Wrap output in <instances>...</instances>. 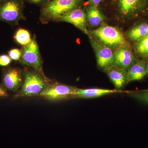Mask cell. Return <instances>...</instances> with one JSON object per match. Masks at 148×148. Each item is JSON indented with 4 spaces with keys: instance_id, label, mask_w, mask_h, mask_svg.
<instances>
[{
    "instance_id": "cell-1",
    "label": "cell",
    "mask_w": 148,
    "mask_h": 148,
    "mask_svg": "<svg viewBox=\"0 0 148 148\" xmlns=\"http://www.w3.org/2000/svg\"><path fill=\"white\" fill-rule=\"evenodd\" d=\"M82 0H49L42 8L43 16L48 19H59L61 16L77 8Z\"/></svg>"
},
{
    "instance_id": "cell-2",
    "label": "cell",
    "mask_w": 148,
    "mask_h": 148,
    "mask_svg": "<svg viewBox=\"0 0 148 148\" xmlns=\"http://www.w3.org/2000/svg\"><path fill=\"white\" fill-rule=\"evenodd\" d=\"M92 34L99 41L109 47H116L127 44V42L121 32L112 26H102L92 31Z\"/></svg>"
},
{
    "instance_id": "cell-3",
    "label": "cell",
    "mask_w": 148,
    "mask_h": 148,
    "mask_svg": "<svg viewBox=\"0 0 148 148\" xmlns=\"http://www.w3.org/2000/svg\"><path fill=\"white\" fill-rule=\"evenodd\" d=\"M47 87L45 80L39 73L27 71L25 73L24 84L18 95L23 96L40 95Z\"/></svg>"
},
{
    "instance_id": "cell-4",
    "label": "cell",
    "mask_w": 148,
    "mask_h": 148,
    "mask_svg": "<svg viewBox=\"0 0 148 148\" xmlns=\"http://www.w3.org/2000/svg\"><path fill=\"white\" fill-rule=\"evenodd\" d=\"M23 3L22 0H3L0 5V19L14 22L23 16Z\"/></svg>"
},
{
    "instance_id": "cell-5",
    "label": "cell",
    "mask_w": 148,
    "mask_h": 148,
    "mask_svg": "<svg viewBox=\"0 0 148 148\" xmlns=\"http://www.w3.org/2000/svg\"><path fill=\"white\" fill-rule=\"evenodd\" d=\"M90 39L99 68L105 71L114 65V53L111 49L97 40L92 38Z\"/></svg>"
},
{
    "instance_id": "cell-6",
    "label": "cell",
    "mask_w": 148,
    "mask_h": 148,
    "mask_svg": "<svg viewBox=\"0 0 148 148\" xmlns=\"http://www.w3.org/2000/svg\"><path fill=\"white\" fill-rule=\"evenodd\" d=\"M120 13L129 17L148 11V0H118Z\"/></svg>"
},
{
    "instance_id": "cell-7",
    "label": "cell",
    "mask_w": 148,
    "mask_h": 148,
    "mask_svg": "<svg viewBox=\"0 0 148 148\" xmlns=\"http://www.w3.org/2000/svg\"><path fill=\"white\" fill-rule=\"evenodd\" d=\"M21 59L22 63L24 65L36 70L40 69L42 61L35 37L29 44L24 46L22 51Z\"/></svg>"
},
{
    "instance_id": "cell-8",
    "label": "cell",
    "mask_w": 148,
    "mask_h": 148,
    "mask_svg": "<svg viewBox=\"0 0 148 148\" xmlns=\"http://www.w3.org/2000/svg\"><path fill=\"white\" fill-rule=\"evenodd\" d=\"M77 89L67 85L55 84L48 86L40 95L51 101H58L73 97Z\"/></svg>"
},
{
    "instance_id": "cell-9",
    "label": "cell",
    "mask_w": 148,
    "mask_h": 148,
    "mask_svg": "<svg viewBox=\"0 0 148 148\" xmlns=\"http://www.w3.org/2000/svg\"><path fill=\"white\" fill-rule=\"evenodd\" d=\"M58 20L71 23L86 34H88L86 13L80 8H76L59 18Z\"/></svg>"
},
{
    "instance_id": "cell-10",
    "label": "cell",
    "mask_w": 148,
    "mask_h": 148,
    "mask_svg": "<svg viewBox=\"0 0 148 148\" xmlns=\"http://www.w3.org/2000/svg\"><path fill=\"white\" fill-rule=\"evenodd\" d=\"M114 65L126 71L136 61L131 50L125 47L117 49L114 53Z\"/></svg>"
},
{
    "instance_id": "cell-11",
    "label": "cell",
    "mask_w": 148,
    "mask_h": 148,
    "mask_svg": "<svg viewBox=\"0 0 148 148\" xmlns=\"http://www.w3.org/2000/svg\"><path fill=\"white\" fill-rule=\"evenodd\" d=\"M105 71L116 89L122 88L128 83L127 71L115 65Z\"/></svg>"
},
{
    "instance_id": "cell-12",
    "label": "cell",
    "mask_w": 148,
    "mask_h": 148,
    "mask_svg": "<svg viewBox=\"0 0 148 148\" xmlns=\"http://www.w3.org/2000/svg\"><path fill=\"white\" fill-rule=\"evenodd\" d=\"M22 81L21 72L18 69H10L4 76V84L7 89L12 91L18 90L22 84Z\"/></svg>"
},
{
    "instance_id": "cell-13",
    "label": "cell",
    "mask_w": 148,
    "mask_h": 148,
    "mask_svg": "<svg viewBox=\"0 0 148 148\" xmlns=\"http://www.w3.org/2000/svg\"><path fill=\"white\" fill-rule=\"evenodd\" d=\"M120 92L119 90H110L100 88H89L86 89H77L74 93V98L90 99L98 98L108 95Z\"/></svg>"
},
{
    "instance_id": "cell-14",
    "label": "cell",
    "mask_w": 148,
    "mask_h": 148,
    "mask_svg": "<svg viewBox=\"0 0 148 148\" xmlns=\"http://www.w3.org/2000/svg\"><path fill=\"white\" fill-rule=\"evenodd\" d=\"M128 83L140 80L147 74V64L142 61H136L127 71Z\"/></svg>"
},
{
    "instance_id": "cell-15",
    "label": "cell",
    "mask_w": 148,
    "mask_h": 148,
    "mask_svg": "<svg viewBox=\"0 0 148 148\" xmlns=\"http://www.w3.org/2000/svg\"><path fill=\"white\" fill-rule=\"evenodd\" d=\"M87 20L92 27H97L104 20V17L97 6H90L86 9Z\"/></svg>"
},
{
    "instance_id": "cell-16",
    "label": "cell",
    "mask_w": 148,
    "mask_h": 148,
    "mask_svg": "<svg viewBox=\"0 0 148 148\" xmlns=\"http://www.w3.org/2000/svg\"><path fill=\"white\" fill-rule=\"evenodd\" d=\"M148 35V24L143 23L132 28L128 33L130 40L138 41Z\"/></svg>"
},
{
    "instance_id": "cell-17",
    "label": "cell",
    "mask_w": 148,
    "mask_h": 148,
    "mask_svg": "<svg viewBox=\"0 0 148 148\" xmlns=\"http://www.w3.org/2000/svg\"><path fill=\"white\" fill-rule=\"evenodd\" d=\"M14 38L16 42L24 46L29 44L32 40L29 31L24 29H18L15 33Z\"/></svg>"
},
{
    "instance_id": "cell-18",
    "label": "cell",
    "mask_w": 148,
    "mask_h": 148,
    "mask_svg": "<svg viewBox=\"0 0 148 148\" xmlns=\"http://www.w3.org/2000/svg\"><path fill=\"white\" fill-rule=\"evenodd\" d=\"M136 52L141 56H148V35L137 41L135 46Z\"/></svg>"
},
{
    "instance_id": "cell-19",
    "label": "cell",
    "mask_w": 148,
    "mask_h": 148,
    "mask_svg": "<svg viewBox=\"0 0 148 148\" xmlns=\"http://www.w3.org/2000/svg\"><path fill=\"white\" fill-rule=\"evenodd\" d=\"M129 95L141 103L148 104V90L130 92Z\"/></svg>"
},
{
    "instance_id": "cell-20",
    "label": "cell",
    "mask_w": 148,
    "mask_h": 148,
    "mask_svg": "<svg viewBox=\"0 0 148 148\" xmlns=\"http://www.w3.org/2000/svg\"><path fill=\"white\" fill-rule=\"evenodd\" d=\"M9 56L14 61H18L21 58L22 51L18 49H13L8 52Z\"/></svg>"
},
{
    "instance_id": "cell-21",
    "label": "cell",
    "mask_w": 148,
    "mask_h": 148,
    "mask_svg": "<svg viewBox=\"0 0 148 148\" xmlns=\"http://www.w3.org/2000/svg\"><path fill=\"white\" fill-rule=\"evenodd\" d=\"M11 58L8 55H2L0 56V66H8L11 62Z\"/></svg>"
},
{
    "instance_id": "cell-22",
    "label": "cell",
    "mask_w": 148,
    "mask_h": 148,
    "mask_svg": "<svg viewBox=\"0 0 148 148\" xmlns=\"http://www.w3.org/2000/svg\"><path fill=\"white\" fill-rule=\"evenodd\" d=\"M102 0H88V2L90 6H97L101 2Z\"/></svg>"
},
{
    "instance_id": "cell-23",
    "label": "cell",
    "mask_w": 148,
    "mask_h": 148,
    "mask_svg": "<svg viewBox=\"0 0 148 148\" xmlns=\"http://www.w3.org/2000/svg\"><path fill=\"white\" fill-rule=\"evenodd\" d=\"M28 1L29 2L32 3L39 4L40 3H42L43 2H46L49 0H28Z\"/></svg>"
},
{
    "instance_id": "cell-24",
    "label": "cell",
    "mask_w": 148,
    "mask_h": 148,
    "mask_svg": "<svg viewBox=\"0 0 148 148\" xmlns=\"http://www.w3.org/2000/svg\"><path fill=\"white\" fill-rule=\"evenodd\" d=\"M8 96V94H7L5 90L0 86V96Z\"/></svg>"
},
{
    "instance_id": "cell-25",
    "label": "cell",
    "mask_w": 148,
    "mask_h": 148,
    "mask_svg": "<svg viewBox=\"0 0 148 148\" xmlns=\"http://www.w3.org/2000/svg\"><path fill=\"white\" fill-rule=\"evenodd\" d=\"M147 74H148V62L147 64Z\"/></svg>"
},
{
    "instance_id": "cell-26",
    "label": "cell",
    "mask_w": 148,
    "mask_h": 148,
    "mask_svg": "<svg viewBox=\"0 0 148 148\" xmlns=\"http://www.w3.org/2000/svg\"><path fill=\"white\" fill-rule=\"evenodd\" d=\"M3 1V0H0V5H1V3Z\"/></svg>"
}]
</instances>
